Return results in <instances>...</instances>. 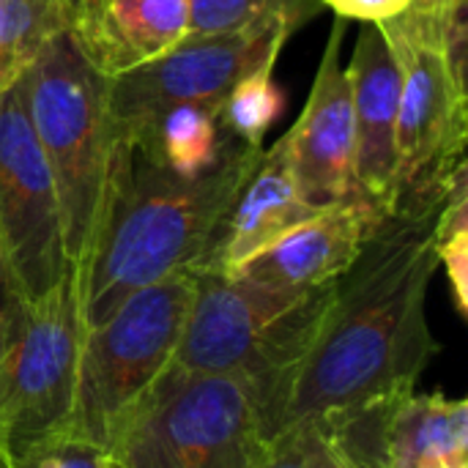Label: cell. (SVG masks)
Masks as SVG:
<instances>
[{
  "mask_svg": "<svg viewBox=\"0 0 468 468\" xmlns=\"http://www.w3.org/2000/svg\"><path fill=\"white\" fill-rule=\"evenodd\" d=\"M261 154L263 145L230 137L211 170L184 178L115 134L101 211L77 269L82 329L101 324L134 291L184 269L195 271Z\"/></svg>",
  "mask_w": 468,
  "mask_h": 468,
  "instance_id": "obj_2",
  "label": "cell"
},
{
  "mask_svg": "<svg viewBox=\"0 0 468 468\" xmlns=\"http://www.w3.org/2000/svg\"><path fill=\"white\" fill-rule=\"evenodd\" d=\"M189 33V0H74L69 36L107 80L129 74Z\"/></svg>",
  "mask_w": 468,
  "mask_h": 468,
  "instance_id": "obj_16",
  "label": "cell"
},
{
  "mask_svg": "<svg viewBox=\"0 0 468 468\" xmlns=\"http://www.w3.org/2000/svg\"><path fill=\"white\" fill-rule=\"evenodd\" d=\"M27 304L30 302H27L11 263L5 261V252L0 247V354L8 348V343L19 332L22 318L27 313Z\"/></svg>",
  "mask_w": 468,
  "mask_h": 468,
  "instance_id": "obj_24",
  "label": "cell"
},
{
  "mask_svg": "<svg viewBox=\"0 0 468 468\" xmlns=\"http://www.w3.org/2000/svg\"><path fill=\"white\" fill-rule=\"evenodd\" d=\"M71 3H74V0H71Z\"/></svg>",
  "mask_w": 468,
  "mask_h": 468,
  "instance_id": "obj_29",
  "label": "cell"
},
{
  "mask_svg": "<svg viewBox=\"0 0 468 468\" xmlns=\"http://www.w3.org/2000/svg\"><path fill=\"white\" fill-rule=\"evenodd\" d=\"M285 25H258L219 36L184 38L167 55L110 80V118L115 134H129L176 104L217 107L255 66L277 60L288 36Z\"/></svg>",
  "mask_w": 468,
  "mask_h": 468,
  "instance_id": "obj_9",
  "label": "cell"
},
{
  "mask_svg": "<svg viewBox=\"0 0 468 468\" xmlns=\"http://www.w3.org/2000/svg\"><path fill=\"white\" fill-rule=\"evenodd\" d=\"M274 63L277 60H266L247 71L217 110L222 132L244 145H263L266 132L285 110V96L274 82Z\"/></svg>",
  "mask_w": 468,
  "mask_h": 468,
  "instance_id": "obj_20",
  "label": "cell"
},
{
  "mask_svg": "<svg viewBox=\"0 0 468 468\" xmlns=\"http://www.w3.org/2000/svg\"><path fill=\"white\" fill-rule=\"evenodd\" d=\"M321 417L356 468H468L463 398L411 387Z\"/></svg>",
  "mask_w": 468,
  "mask_h": 468,
  "instance_id": "obj_11",
  "label": "cell"
},
{
  "mask_svg": "<svg viewBox=\"0 0 468 468\" xmlns=\"http://www.w3.org/2000/svg\"><path fill=\"white\" fill-rule=\"evenodd\" d=\"M348 19L332 25L318 74L296 123L285 132L302 195L315 208H329L362 197L354 173V110L343 66V38Z\"/></svg>",
  "mask_w": 468,
  "mask_h": 468,
  "instance_id": "obj_12",
  "label": "cell"
},
{
  "mask_svg": "<svg viewBox=\"0 0 468 468\" xmlns=\"http://www.w3.org/2000/svg\"><path fill=\"white\" fill-rule=\"evenodd\" d=\"M332 285L280 291L233 274L195 271V299L173 367L247 376L266 428V411L307 346Z\"/></svg>",
  "mask_w": 468,
  "mask_h": 468,
  "instance_id": "obj_4",
  "label": "cell"
},
{
  "mask_svg": "<svg viewBox=\"0 0 468 468\" xmlns=\"http://www.w3.org/2000/svg\"><path fill=\"white\" fill-rule=\"evenodd\" d=\"M261 468H356L335 441L326 420L307 417L269 439Z\"/></svg>",
  "mask_w": 468,
  "mask_h": 468,
  "instance_id": "obj_21",
  "label": "cell"
},
{
  "mask_svg": "<svg viewBox=\"0 0 468 468\" xmlns=\"http://www.w3.org/2000/svg\"><path fill=\"white\" fill-rule=\"evenodd\" d=\"M0 247L27 302L66 271L60 211L19 82L0 96Z\"/></svg>",
  "mask_w": 468,
  "mask_h": 468,
  "instance_id": "obj_10",
  "label": "cell"
},
{
  "mask_svg": "<svg viewBox=\"0 0 468 468\" xmlns=\"http://www.w3.org/2000/svg\"><path fill=\"white\" fill-rule=\"evenodd\" d=\"M0 468H14V463H11V458H8L5 452H0Z\"/></svg>",
  "mask_w": 468,
  "mask_h": 468,
  "instance_id": "obj_27",
  "label": "cell"
},
{
  "mask_svg": "<svg viewBox=\"0 0 468 468\" xmlns=\"http://www.w3.org/2000/svg\"><path fill=\"white\" fill-rule=\"evenodd\" d=\"M436 258L447 269L452 299L461 315H468V189L466 178L452 189L436 225Z\"/></svg>",
  "mask_w": 468,
  "mask_h": 468,
  "instance_id": "obj_22",
  "label": "cell"
},
{
  "mask_svg": "<svg viewBox=\"0 0 468 468\" xmlns=\"http://www.w3.org/2000/svg\"><path fill=\"white\" fill-rule=\"evenodd\" d=\"M321 0H189L186 38L219 36L258 25H285L296 30L321 11Z\"/></svg>",
  "mask_w": 468,
  "mask_h": 468,
  "instance_id": "obj_19",
  "label": "cell"
},
{
  "mask_svg": "<svg viewBox=\"0 0 468 468\" xmlns=\"http://www.w3.org/2000/svg\"><path fill=\"white\" fill-rule=\"evenodd\" d=\"M266 444L247 376L170 365L110 452L121 468H261Z\"/></svg>",
  "mask_w": 468,
  "mask_h": 468,
  "instance_id": "obj_6",
  "label": "cell"
},
{
  "mask_svg": "<svg viewBox=\"0 0 468 468\" xmlns=\"http://www.w3.org/2000/svg\"><path fill=\"white\" fill-rule=\"evenodd\" d=\"M354 110V173L359 195L381 211L398 197V112L400 69L378 25H365L346 66Z\"/></svg>",
  "mask_w": 468,
  "mask_h": 468,
  "instance_id": "obj_14",
  "label": "cell"
},
{
  "mask_svg": "<svg viewBox=\"0 0 468 468\" xmlns=\"http://www.w3.org/2000/svg\"><path fill=\"white\" fill-rule=\"evenodd\" d=\"M444 203L392 208L335 280L266 411L269 439L299 420L417 387L439 351L425 307L439 269L436 225Z\"/></svg>",
  "mask_w": 468,
  "mask_h": 468,
  "instance_id": "obj_1",
  "label": "cell"
},
{
  "mask_svg": "<svg viewBox=\"0 0 468 468\" xmlns=\"http://www.w3.org/2000/svg\"><path fill=\"white\" fill-rule=\"evenodd\" d=\"M19 88L55 184L66 261L80 269L96 230L115 145L110 80L80 55L66 30L38 55Z\"/></svg>",
  "mask_w": 468,
  "mask_h": 468,
  "instance_id": "obj_3",
  "label": "cell"
},
{
  "mask_svg": "<svg viewBox=\"0 0 468 468\" xmlns=\"http://www.w3.org/2000/svg\"><path fill=\"white\" fill-rule=\"evenodd\" d=\"M71 0H0V96L69 30Z\"/></svg>",
  "mask_w": 468,
  "mask_h": 468,
  "instance_id": "obj_18",
  "label": "cell"
},
{
  "mask_svg": "<svg viewBox=\"0 0 468 468\" xmlns=\"http://www.w3.org/2000/svg\"><path fill=\"white\" fill-rule=\"evenodd\" d=\"M82 335L80 277L69 263L60 280L27 304L19 332L0 354V452L11 461L71 431Z\"/></svg>",
  "mask_w": 468,
  "mask_h": 468,
  "instance_id": "obj_8",
  "label": "cell"
},
{
  "mask_svg": "<svg viewBox=\"0 0 468 468\" xmlns=\"http://www.w3.org/2000/svg\"><path fill=\"white\" fill-rule=\"evenodd\" d=\"M118 137L129 140L156 167L184 178H195L211 170L230 143L219 126L217 107L208 104L167 107L134 132Z\"/></svg>",
  "mask_w": 468,
  "mask_h": 468,
  "instance_id": "obj_17",
  "label": "cell"
},
{
  "mask_svg": "<svg viewBox=\"0 0 468 468\" xmlns=\"http://www.w3.org/2000/svg\"><path fill=\"white\" fill-rule=\"evenodd\" d=\"M340 19H359L365 25H381L400 16L411 0H321Z\"/></svg>",
  "mask_w": 468,
  "mask_h": 468,
  "instance_id": "obj_25",
  "label": "cell"
},
{
  "mask_svg": "<svg viewBox=\"0 0 468 468\" xmlns=\"http://www.w3.org/2000/svg\"><path fill=\"white\" fill-rule=\"evenodd\" d=\"M461 3L447 14L403 11L378 25L400 69L395 208L444 203L468 173L466 80L452 71L444 49L450 16Z\"/></svg>",
  "mask_w": 468,
  "mask_h": 468,
  "instance_id": "obj_7",
  "label": "cell"
},
{
  "mask_svg": "<svg viewBox=\"0 0 468 468\" xmlns=\"http://www.w3.org/2000/svg\"><path fill=\"white\" fill-rule=\"evenodd\" d=\"M384 217L387 211L365 197L329 206L258 250L230 274L280 291L332 285L351 269Z\"/></svg>",
  "mask_w": 468,
  "mask_h": 468,
  "instance_id": "obj_13",
  "label": "cell"
},
{
  "mask_svg": "<svg viewBox=\"0 0 468 468\" xmlns=\"http://www.w3.org/2000/svg\"><path fill=\"white\" fill-rule=\"evenodd\" d=\"M115 468H121V466H118V463H115Z\"/></svg>",
  "mask_w": 468,
  "mask_h": 468,
  "instance_id": "obj_28",
  "label": "cell"
},
{
  "mask_svg": "<svg viewBox=\"0 0 468 468\" xmlns=\"http://www.w3.org/2000/svg\"><path fill=\"white\" fill-rule=\"evenodd\" d=\"M318 211L302 195L288 134H282L271 148H263L255 167L230 200L203 261L195 271H236L258 250L288 233L291 228L313 219Z\"/></svg>",
  "mask_w": 468,
  "mask_h": 468,
  "instance_id": "obj_15",
  "label": "cell"
},
{
  "mask_svg": "<svg viewBox=\"0 0 468 468\" xmlns=\"http://www.w3.org/2000/svg\"><path fill=\"white\" fill-rule=\"evenodd\" d=\"M455 3H461V0H411V5L406 11H414V14H447Z\"/></svg>",
  "mask_w": 468,
  "mask_h": 468,
  "instance_id": "obj_26",
  "label": "cell"
},
{
  "mask_svg": "<svg viewBox=\"0 0 468 468\" xmlns=\"http://www.w3.org/2000/svg\"><path fill=\"white\" fill-rule=\"evenodd\" d=\"M192 299L195 271L184 269L134 291L85 329L71 433L112 450L126 420L170 370Z\"/></svg>",
  "mask_w": 468,
  "mask_h": 468,
  "instance_id": "obj_5",
  "label": "cell"
},
{
  "mask_svg": "<svg viewBox=\"0 0 468 468\" xmlns=\"http://www.w3.org/2000/svg\"><path fill=\"white\" fill-rule=\"evenodd\" d=\"M11 463L14 468H115V458L110 450L69 431L33 444Z\"/></svg>",
  "mask_w": 468,
  "mask_h": 468,
  "instance_id": "obj_23",
  "label": "cell"
}]
</instances>
